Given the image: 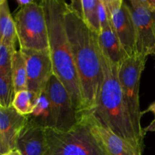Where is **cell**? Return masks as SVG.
Returning a JSON list of instances; mask_svg holds the SVG:
<instances>
[{"label":"cell","mask_w":155,"mask_h":155,"mask_svg":"<svg viewBox=\"0 0 155 155\" xmlns=\"http://www.w3.org/2000/svg\"><path fill=\"white\" fill-rule=\"evenodd\" d=\"M64 17L68 40L81 88L83 112L92 111L99 96L103 81L98 36L88 28L80 12L71 4L66 3Z\"/></svg>","instance_id":"6da1fadb"},{"label":"cell","mask_w":155,"mask_h":155,"mask_svg":"<svg viewBox=\"0 0 155 155\" xmlns=\"http://www.w3.org/2000/svg\"><path fill=\"white\" fill-rule=\"evenodd\" d=\"M48 33V45L53 74L61 82L70 94L76 110L83 111V100L78 74L74 64L65 26L66 2L42 1Z\"/></svg>","instance_id":"7a4b0ae2"},{"label":"cell","mask_w":155,"mask_h":155,"mask_svg":"<svg viewBox=\"0 0 155 155\" xmlns=\"http://www.w3.org/2000/svg\"><path fill=\"white\" fill-rule=\"evenodd\" d=\"M99 52L102 64L103 81L96 104L92 111L88 112L92 113L113 133L130 142L143 152L145 148L138 139L124 102L118 77L119 66L110 61L100 48Z\"/></svg>","instance_id":"3957f363"},{"label":"cell","mask_w":155,"mask_h":155,"mask_svg":"<svg viewBox=\"0 0 155 155\" xmlns=\"http://www.w3.org/2000/svg\"><path fill=\"white\" fill-rule=\"evenodd\" d=\"M46 155H110L81 114L80 120L68 132L45 129Z\"/></svg>","instance_id":"277c9868"},{"label":"cell","mask_w":155,"mask_h":155,"mask_svg":"<svg viewBox=\"0 0 155 155\" xmlns=\"http://www.w3.org/2000/svg\"><path fill=\"white\" fill-rule=\"evenodd\" d=\"M147 59V56L139 54L129 56L121 63L118 69V77L124 102L130 114L138 139L144 148L145 133L141 124L142 115L140 109L139 89L141 77L145 70Z\"/></svg>","instance_id":"5b68a950"},{"label":"cell","mask_w":155,"mask_h":155,"mask_svg":"<svg viewBox=\"0 0 155 155\" xmlns=\"http://www.w3.org/2000/svg\"><path fill=\"white\" fill-rule=\"evenodd\" d=\"M14 20L20 49L49 48L48 27L42 1L21 8Z\"/></svg>","instance_id":"8992f818"},{"label":"cell","mask_w":155,"mask_h":155,"mask_svg":"<svg viewBox=\"0 0 155 155\" xmlns=\"http://www.w3.org/2000/svg\"><path fill=\"white\" fill-rule=\"evenodd\" d=\"M127 2L136 29V54L155 55V0Z\"/></svg>","instance_id":"52a82bcc"},{"label":"cell","mask_w":155,"mask_h":155,"mask_svg":"<svg viewBox=\"0 0 155 155\" xmlns=\"http://www.w3.org/2000/svg\"><path fill=\"white\" fill-rule=\"evenodd\" d=\"M45 89L51 105L52 129L61 132L69 131L80 122L81 114L76 110L70 94L54 74Z\"/></svg>","instance_id":"ba28073f"},{"label":"cell","mask_w":155,"mask_h":155,"mask_svg":"<svg viewBox=\"0 0 155 155\" xmlns=\"http://www.w3.org/2000/svg\"><path fill=\"white\" fill-rule=\"evenodd\" d=\"M115 33L128 56L136 54V36L131 10L125 0H103Z\"/></svg>","instance_id":"9c48e42d"},{"label":"cell","mask_w":155,"mask_h":155,"mask_svg":"<svg viewBox=\"0 0 155 155\" xmlns=\"http://www.w3.org/2000/svg\"><path fill=\"white\" fill-rule=\"evenodd\" d=\"M20 50L26 61L27 90L38 98L53 75L49 49Z\"/></svg>","instance_id":"30bf717a"},{"label":"cell","mask_w":155,"mask_h":155,"mask_svg":"<svg viewBox=\"0 0 155 155\" xmlns=\"http://www.w3.org/2000/svg\"><path fill=\"white\" fill-rule=\"evenodd\" d=\"M83 118L96 136L103 142L110 155H142V151L133 144L117 136L103 125L92 113H81Z\"/></svg>","instance_id":"8fae6325"},{"label":"cell","mask_w":155,"mask_h":155,"mask_svg":"<svg viewBox=\"0 0 155 155\" xmlns=\"http://www.w3.org/2000/svg\"><path fill=\"white\" fill-rule=\"evenodd\" d=\"M27 123V117L20 114L12 106H0V139L8 151L16 148L18 136Z\"/></svg>","instance_id":"7c38bea8"},{"label":"cell","mask_w":155,"mask_h":155,"mask_svg":"<svg viewBox=\"0 0 155 155\" xmlns=\"http://www.w3.org/2000/svg\"><path fill=\"white\" fill-rule=\"evenodd\" d=\"M16 148L22 155H46L45 129L27 120L18 136Z\"/></svg>","instance_id":"4fadbf2b"},{"label":"cell","mask_w":155,"mask_h":155,"mask_svg":"<svg viewBox=\"0 0 155 155\" xmlns=\"http://www.w3.org/2000/svg\"><path fill=\"white\" fill-rule=\"evenodd\" d=\"M98 43L104 55L118 66L129 57L114 30L110 18L108 22L101 28V33L98 36Z\"/></svg>","instance_id":"5bb4252c"},{"label":"cell","mask_w":155,"mask_h":155,"mask_svg":"<svg viewBox=\"0 0 155 155\" xmlns=\"http://www.w3.org/2000/svg\"><path fill=\"white\" fill-rule=\"evenodd\" d=\"M99 2L100 0H78L71 2L80 12L88 28L97 36L101 33Z\"/></svg>","instance_id":"9a60e30c"},{"label":"cell","mask_w":155,"mask_h":155,"mask_svg":"<svg viewBox=\"0 0 155 155\" xmlns=\"http://www.w3.org/2000/svg\"><path fill=\"white\" fill-rule=\"evenodd\" d=\"M27 120L42 128H53L51 105L45 88L38 98L32 114L27 116Z\"/></svg>","instance_id":"2e32d148"},{"label":"cell","mask_w":155,"mask_h":155,"mask_svg":"<svg viewBox=\"0 0 155 155\" xmlns=\"http://www.w3.org/2000/svg\"><path fill=\"white\" fill-rule=\"evenodd\" d=\"M18 40L15 20L11 15L8 1L0 5V42L15 48Z\"/></svg>","instance_id":"e0dca14e"},{"label":"cell","mask_w":155,"mask_h":155,"mask_svg":"<svg viewBox=\"0 0 155 155\" xmlns=\"http://www.w3.org/2000/svg\"><path fill=\"white\" fill-rule=\"evenodd\" d=\"M12 77L15 93L27 90L26 61L21 50H16L13 55L12 64Z\"/></svg>","instance_id":"ac0fdd59"},{"label":"cell","mask_w":155,"mask_h":155,"mask_svg":"<svg viewBox=\"0 0 155 155\" xmlns=\"http://www.w3.org/2000/svg\"><path fill=\"white\" fill-rule=\"evenodd\" d=\"M38 98L28 90H22L15 93L12 107L23 116L31 114Z\"/></svg>","instance_id":"d6986e66"},{"label":"cell","mask_w":155,"mask_h":155,"mask_svg":"<svg viewBox=\"0 0 155 155\" xmlns=\"http://www.w3.org/2000/svg\"><path fill=\"white\" fill-rule=\"evenodd\" d=\"M15 95L12 75L0 74V106L3 107H12Z\"/></svg>","instance_id":"ffe728a7"},{"label":"cell","mask_w":155,"mask_h":155,"mask_svg":"<svg viewBox=\"0 0 155 155\" xmlns=\"http://www.w3.org/2000/svg\"><path fill=\"white\" fill-rule=\"evenodd\" d=\"M16 49L0 42V74L12 75L13 55Z\"/></svg>","instance_id":"44dd1931"},{"label":"cell","mask_w":155,"mask_h":155,"mask_svg":"<svg viewBox=\"0 0 155 155\" xmlns=\"http://www.w3.org/2000/svg\"><path fill=\"white\" fill-rule=\"evenodd\" d=\"M148 112H151V113L154 114V118L152 121L149 124V125L147 126L146 127L143 128L144 133L146 134L147 133H155V101L153 102L152 104H150L148 106V108L146 109L144 111H142V115H143L144 114H146Z\"/></svg>","instance_id":"7402d4cb"},{"label":"cell","mask_w":155,"mask_h":155,"mask_svg":"<svg viewBox=\"0 0 155 155\" xmlns=\"http://www.w3.org/2000/svg\"><path fill=\"white\" fill-rule=\"evenodd\" d=\"M16 2L18 4V5L21 6V8H22L24 7V6L31 5L32 3L34 2L35 1H33V0H17Z\"/></svg>","instance_id":"603a6c76"},{"label":"cell","mask_w":155,"mask_h":155,"mask_svg":"<svg viewBox=\"0 0 155 155\" xmlns=\"http://www.w3.org/2000/svg\"><path fill=\"white\" fill-rule=\"evenodd\" d=\"M2 155H22V154H21V153L20 152L17 148H15V149L11 150V151H8L7 153H5V154Z\"/></svg>","instance_id":"cb8c5ba5"},{"label":"cell","mask_w":155,"mask_h":155,"mask_svg":"<svg viewBox=\"0 0 155 155\" xmlns=\"http://www.w3.org/2000/svg\"><path fill=\"white\" fill-rule=\"evenodd\" d=\"M7 152H8V150L6 149L5 147L4 146V145H3L1 139H0V155H2Z\"/></svg>","instance_id":"d4e9b609"},{"label":"cell","mask_w":155,"mask_h":155,"mask_svg":"<svg viewBox=\"0 0 155 155\" xmlns=\"http://www.w3.org/2000/svg\"><path fill=\"white\" fill-rule=\"evenodd\" d=\"M3 2H4V0H0V5H1Z\"/></svg>","instance_id":"484cf974"}]
</instances>
